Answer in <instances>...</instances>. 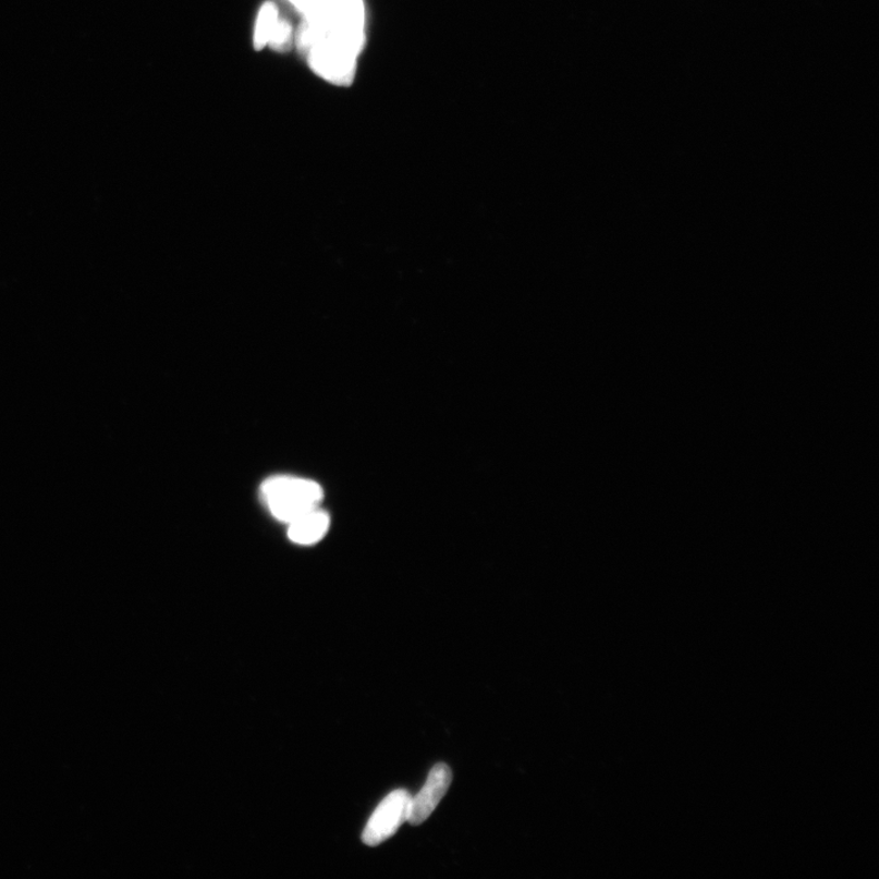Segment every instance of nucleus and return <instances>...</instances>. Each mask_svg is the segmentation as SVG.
<instances>
[{"label":"nucleus","mask_w":879,"mask_h":879,"mask_svg":"<svg viewBox=\"0 0 879 879\" xmlns=\"http://www.w3.org/2000/svg\"><path fill=\"white\" fill-rule=\"evenodd\" d=\"M329 525V514L318 508L289 523V538L300 545L316 544L325 538Z\"/></svg>","instance_id":"4"},{"label":"nucleus","mask_w":879,"mask_h":879,"mask_svg":"<svg viewBox=\"0 0 879 879\" xmlns=\"http://www.w3.org/2000/svg\"><path fill=\"white\" fill-rule=\"evenodd\" d=\"M261 495L271 514L288 524L318 509L325 498L318 483L286 476L270 478L263 483Z\"/></svg>","instance_id":"1"},{"label":"nucleus","mask_w":879,"mask_h":879,"mask_svg":"<svg viewBox=\"0 0 879 879\" xmlns=\"http://www.w3.org/2000/svg\"><path fill=\"white\" fill-rule=\"evenodd\" d=\"M292 39L293 29L291 24L286 22V20L279 19L276 32L272 34L268 46L272 49L280 50V52H285V50L290 49Z\"/></svg>","instance_id":"6"},{"label":"nucleus","mask_w":879,"mask_h":879,"mask_svg":"<svg viewBox=\"0 0 879 879\" xmlns=\"http://www.w3.org/2000/svg\"><path fill=\"white\" fill-rule=\"evenodd\" d=\"M412 795L406 790L389 794L374 811L363 832L362 840L368 846H378L395 834L407 822Z\"/></svg>","instance_id":"2"},{"label":"nucleus","mask_w":879,"mask_h":879,"mask_svg":"<svg viewBox=\"0 0 879 879\" xmlns=\"http://www.w3.org/2000/svg\"><path fill=\"white\" fill-rule=\"evenodd\" d=\"M279 19V10L276 4L268 2L261 7L255 34V46L257 50L268 46L272 34L276 32Z\"/></svg>","instance_id":"5"},{"label":"nucleus","mask_w":879,"mask_h":879,"mask_svg":"<svg viewBox=\"0 0 879 879\" xmlns=\"http://www.w3.org/2000/svg\"><path fill=\"white\" fill-rule=\"evenodd\" d=\"M452 783V771L447 764H438L429 772L422 791L412 796L407 822L419 826L428 820L447 795Z\"/></svg>","instance_id":"3"}]
</instances>
